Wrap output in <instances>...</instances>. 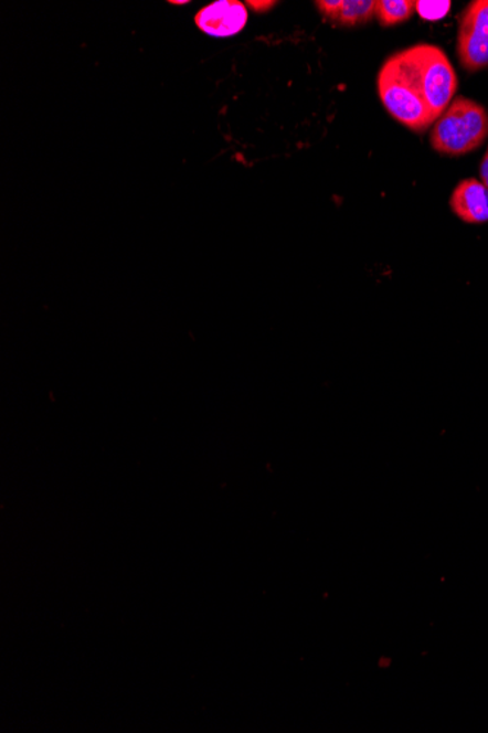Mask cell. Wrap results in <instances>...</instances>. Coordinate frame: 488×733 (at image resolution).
<instances>
[{"mask_svg": "<svg viewBox=\"0 0 488 733\" xmlns=\"http://www.w3.org/2000/svg\"><path fill=\"white\" fill-rule=\"evenodd\" d=\"M450 2H426V0H420L415 2V11L418 12V15L426 21H439L443 20L450 11Z\"/></svg>", "mask_w": 488, "mask_h": 733, "instance_id": "obj_8", "label": "cell"}, {"mask_svg": "<svg viewBox=\"0 0 488 733\" xmlns=\"http://www.w3.org/2000/svg\"><path fill=\"white\" fill-rule=\"evenodd\" d=\"M488 135V115L481 105L467 97H455L431 132L433 150L458 157L477 150Z\"/></svg>", "mask_w": 488, "mask_h": 733, "instance_id": "obj_2", "label": "cell"}, {"mask_svg": "<svg viewBox=\"0 0 488 733\" xmlns=\"http://www.w3.org/2000/svg\"><path fill=\"white\" fill-rule=\"evenodd\" d=\"M415 12L414 0H376L374 18L382 26H393L409 21Z\"/></svg>", "mask_w": 488, "mask_h": 733, "instance_id": "obj_7", "label": "cell"}, {"mask_svg": "<svg viewBox=\"0 0 488 733\" xmlns=\"http://www.w3.org/2000/svg\"><path fill=\"white\" fill-rule=\"evenodd\" d=\"M481 182L488 188V148L485 156V159L481 161L480 166Z\"/></svg>", "mask_w": 488, "mask_h": 733, "instance_id": "obj_10", "label": "cell"}, {"mask_svg": "<svg viewBox=\"0 0 488 733\" xmlns=\"http://www.w3.org/2000/svg\"><path fill=\"white\" fill-rule=\"evenodd\" d=\"M325 20L331 21L338 26H359L368 24L374 18L376 0H325L316 2Z\"/></svg>", "mask_w": 488, "mask_h": 733, "instance_id": "obj_6", "label": "cell"}, {"mask_svg": "<svg viewBox=\"0 0 488 733\" xmlns=\"http://www.w3.org/2000/svg\"><path fill=\"white\" fill-rule=\"evenodd\" d=\"M248 7L253 8V11L264 13L266 11H269L270 8L275 7L277 2H246Z\"/></svg>", "mask_w": 488, "mask_h": 733, "instance_id": "obj_9", "label": "cell"}, {"mask_svg": "<svg viewBox=\"0 0 488 733\" xmlns=\"http://www.w3.org/2000/svg\"><path fill=\"white\" fill-rule=\"evenodd\" d=\"M450 209L465 223H488V188L477 179H465L452 192Z\"/></svg>", "mask_w": 488, "mask_h": 733, "instance_id": "obj_5", "label": "cell"}, {"mask_svg": "<svg viewBox=\"0 0 488 733\" xmlns=\"http://www.w3.org/2000/svg\"><path fill=\"white\" fill-rule=\"evenodd\" d=\"M199 29L212 38H232L246 26L247 9L237 0H220L197 13Z\"/></svg>", "mask_w": 488, "mask_h": 733, "instance_id": "obj_4", "label": "cell"}, {"mask_svg": "<svg viewBox=\"0 0 488 733\" xmlns=\"http://www.w3.org/2000/svg\"><path fill=\"white\" fill-rule=\"evenodd\" d=\"M458 88L446 53L435 44H415L388 57L378 76L379 96L397 123L426 132L441 118Z\"/></svg>", "mask_w": 488, "mask_h": 733, "instance_id": "obj_1", "label": "cell"}, {"mask_svg": "<svg viewBox=\"0 0 488 733\" xmlns=\"http://www.w3.org/2000/svg\"><path fill=\"white\" fill-rule=\"evenodd\" d=\"M456 51L465 70L488 67V0L469 3L460 15Z\"/></svg>", "mask_w": 488, "mask_h": 733, "instance_id": "obj_3", "label": "cell"}]
</instances>
